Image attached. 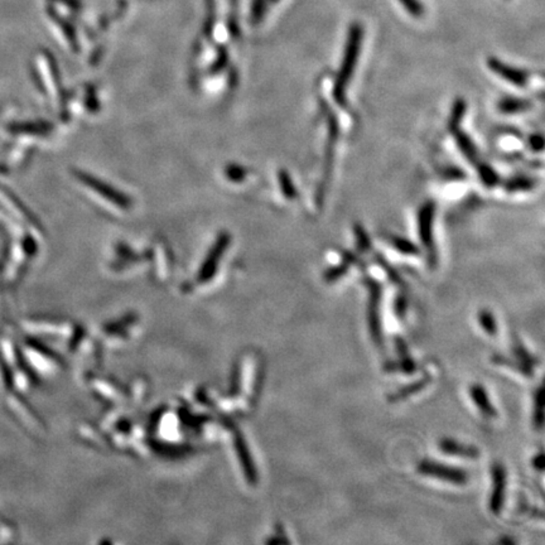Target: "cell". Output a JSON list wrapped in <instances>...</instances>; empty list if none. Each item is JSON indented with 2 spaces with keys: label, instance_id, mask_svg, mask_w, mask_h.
<instances>
[{
  "label": "cell",
  "instance_id": "17",
  "mask_svg": "<svg viewBox=\"0 0 545 545\" xmlns=\"http://www.w3.org/2000/svg\"><path fill=\"white\" fill-rule=\"evenodd\" d=\"M82 178H85V181H86L85 183H88L90 187H93V189H96V191H100V192H99L100 195L102 193L106 198L113 200V201H115V203H118L119 206H125L127 200H125L123 196L119 195V193H114L113 189H110L108 186L102 184L100 182L95 181L94 178H90V177H86V175H82Z\"/></svg>",
  "mask_w": 545,
  "mask_h": 545
},
{
  "label": "cell",
  "instance_id": "2",
  "mask_svg": "<svg viewBox=\"0 0 545 545\" xmlns=\"http://www.w3.org/2000/svg\"><path fill=\"white\" fill-rule=\"evenodd\" d=\"M434 217H436V203L433 201L425 202L418 212V234L422 245L427 249L428 262L431 268H436L437 265V250H436L434 236H433Z\"/></svg>",
  "mask_w": 545,
  "mask_h": 545
},
{
  "label": "cell",
  "instance_id": "13",
  "mask_svg": "<svg viewBox=\"0 0 545 545\" xmlns=\"http://www.w3.org/2000/svg\"><path fill=\"white\" fill-rule=\"evenodd\" d=\"M432 377L429 375L427 377H420L416 380L414 383H411L409 385H405L403 388H400L399 390L393 393L390 397H389V402L391 403H397V402H402L404 399H408L409 397L416 395L418 393L425 389L429 383H431Z\"/></svg>",
  "mask_w": 545,
  "mask_h": 545
},
{
  "label": "cell",
  "instance_id": "1",
  "mask_svg": "<svg viewBox=\"0 0 545 545\" xmlns=\"http://www.w3.org/2000/svg\"><path fill=\"white\" fill-rule=\"evenodd\" d=\"M363 28L360 23H352L347 34V40H346V47H345V54H343L342 62L337 74L336 82L333 86V99L336 101L337 105L341 108H346L347 105V88L350 85L351 77L355 72L357 61L360 56V49L363 45Z\"/></svg>",
  "mask_w": 545,
  "mask_h": 545
},
{
  "label": "cell",
  "instance_id": "29",
  "mask_svg": "<svg viewBox=\"0 0 545 545\" xmlns=\"http://www.w3.org/2000/svg\"><path fill=\"white\" fill-rule=\"evenodd\" d=\"M444 175L447 178H451V180H462L466 175L464 173L462 169L457 168V167H451L450 169H447L444 172Z\"/></svg>",
  "mask_w": 545,
  "mask_h": 545
},
{
  "label": "cell",
  "instance_id": "30",
  "mask_svg": "<svg viewBox=\"0 0 545 545\" xmlns=\"http://www.w3.org/2000/svg\"><path fill=\"white\" fill-rule=\"evenodd\" d=\"M532 468L537 471L542 472L544 470V455L543 452H539L535 457L532 458Z\"/></svg>",
  "mask_w": 545,
  "mask_h": 545
},
{
  "label": "cell",
  "instance_id": "24",
  "mask_svg": "<svg viewBox=\"0 0 545 545\" xmlns=\"http://www.w3.org/2000/svg\"><path fill=\"white\" fill-rule=\"evenodd\" d=\"M355 237H356L357 248L361 253H366L370 250V239L361 225H355Z\"/></svg>",
  "mask_w": 545,
  "mask_h": 545
},
{
  "label": "cell",
  "instance_id": "9",
  "mask_svg": "<svg viewBox=\"0 0 545 545\" xmlns=\"http://www.w3.org/2000/svg\"><path fill=\"white\" fill-rule=\"evenodd\" d=\"M397 351L399 354V361L388 363L385 369L388 371H402L406 375L414 374L418 370L417 363L414 358H411L406 345L400 338H397Z\"/></svg>",
  "mask_w": 545,
  "mask_h": 545
},
{
  "label": "cell",
  "instance_id": "18",
  "mask_svg": "<svg viewBox=\"0 0 545 545\" xmlns=\"http://www.w3.org/2000/svg\"><path fill=\"white\" fill-rule=\"evenodd\" d=\"M390 244L394 249L403 255L418 256L420 254V250L414 242L402 236H391Z\"/></svg>",
  "mask_w": 545,
  "mask_h": 545
},
{
  "label": "cell",
  "instance_id": "25",
  "mask_svg": "<svg viewBox=\"0 0 545 545\" xmlns=\"http://www.w3.org/2000/svg\"><path fill=\"white\" fill-rule=\"evenodd\" d=\"M268 3H269L268 0H254L253 10H251V19L254 23H259L262 19L264 14L267 12Z\"/></svg>",
  "mask_w": 545,
  "mask_h": 545
},
{
  "label": "cell",
  "instance_id": "19",
  "mask_svg": "<svg viewBox=\"0 0 545 545\" xmlns=\"http://www.w3.org/2000/svg\"><path fill=\"white\" fill-rule=\"evenodd\" d=\"M476 166H477L480 180L482 182V184H484V187L492 189V187L498 186V182H500V177H498V172L492 168L490 164H487V163H480V161H478Z\"/></svg>",
  "mask_w": 545,
  "mask_h": 545
},
{
  "label": "cell",
  "instance_id": "23",
  "mask_svg": "<svg viewBox=\"0 0 545 545\" xmlns=\"http://www.w3.org/2000/svg\"><path fill=\"white\" fill-rule=\"evenodd\" d=\"M279 183H281L283 193H284V196H285L287 198H290V200L296 198V186H294V183L290 180V175H288L285 171H281V173H279Z\"/></svg>",
  "mask_w": 545,
  "mask_h": 545
},
{
  "label": "cell",
  "instance_id": "20",
  "mask_svg": "<svg viewBox=\"0 0 545 545\" xmlns=\"http://www.w3.org/2000/svg\"><path fill=\"white\" fill-rule=\"evenodd\" d=\"M478 323L489 336L498 335V321L491 310H481L478 312Z\"/></svg>",
  "mask_w": 545,
  "mask_h": 545
},
{
  "label": "cell",
  "instance_id": "8",
  "mask_svg": "<svg viewBox=\"0 0 545 545\" xmlns=\"http://www.w3.org/2000/svg\"><path fill=\"white\" fill-rule=\"evenodd\" d=\"M439 451L444 455L453 456V457L466 458V459H477L480 457V451L476 447L470 444L458 442L453 438H442L438 443Z\"/></svg>",
  "mask_w": 545,
  "mask_h": 545
},
{
  "label": "cell",
  "instance_id": "16",
  "mask_svg": "<svg viewBox=\"0 0 545 545\" xmlns=\"http://www.w3.org/2000/svg\"><path fill=\"white\" fill-rule=\"evenodd\" d=\"M537 186V181L530 177L526 175H518L512 177L510 180L505 182V189L507 192H525V191H532Z\"/></svg>",
  "mask_w": 545,
  "mask_h": 545
},
{
  "label": "cell",
  "instance_id": "26",
  "mask_svg": "<svg viewBox=\"0 0 545 545\" xmlns=\"http://www.w3.org/2000/svg\"><path fill=\"white\" fill-rule=\"evenodd\" d=\"M406 12L413 17H420L424 13L423 4L419 0H399Z\"/></svg>",
  "mask_w": 545,
  "mask_h": 545
},
{
  "label": "cell",
  "instance_id": "11",
  "mask_svg": "<svg viewBox=\"0 0 545 545\" xmlns=\"http://www.w3.org/2000/svg\"><path fill=\"white\" fill-rule=\"evenodd\" d=\"M340 133V127H338V120L336 115L330 113L329 115V143H327V152H326V171H324V186L327 184L329 177H330L331 167H332V161H333V155H335V147H336L337 138Z\"/></svg>",
  "mask_w": 545,
  "mask_h": 545
},
{
  "label": "cell",
  "instance_id": "4",
  "mask_svg": "<svg viewBox=\"0 0 545 545\" xmlns=\"http://www.w3.org/2000/svg\"><path fill=\"white\" fill-rule=\"evenodd\" d=\"M365 285L369 290L368 321H369L371 338L377 347H383V326H381V316H380V303L383 299V288L377 281H374L371 278L365 279Z\"/></svg>",
  "mask_w": 545,
  "mask_h": 545
},
{
  "label": "cell",
  "instance_id": "14",
  "mask_svg": "<svg viewBox=\"0 0 545 545\" xmlns=\"http://www.w3.org/2000/svg\"><path fill=\"white\" fill-rule=\"evenodd\" d=\"M532 108V102L521 97L506 96L498 101V109L501 114L514 115L524 113L528 109Z\"/></svg>",
  "mask_w": 545,
  "mask_h": 545
},
{
  "label": "cell",
  "instance_id": "22",
  "mask_svg": "<svg viewBox=\"0 0 545 545\" xmlns=\"http://www.w3.org/2000/svg\"><path fill=\"white\" fill-rule=\"evenodd\" d=\"M350 268V264L346 262H341V264H338L336 267H332L330 269L326 270L324 274H323V279L327 283L336 282L338 279H341L343 276L347 274Z\"/></svg>",
  "mask_w": 545,
  "mask_h": 545
},
{
  "label": "cell",
  "instance_id": "7",
  "mask_svg": "<svg viewBox=\"0 0 545 545\" xmlns=\"http://www.w3.org/2000/svg\"><path fill=\"white\" fill-rule=\"evenodd\" d=\"M487 66L493 74H498V77H501L503 80L512 84L516 88H525L528 85L529 74L520 68L504 63L503 61L498 60V57H489Z\"/></svg>",
  "mask_w": 545,
  "mask_h": 545
},
{
  "label": "cell",
  "instance_id": "28",
  "mask_svg": "<svg viewBox=\"0 0 545 545\" xmlns=\"http://www.w3.org/2000/svg\"><path fill=\"white\" fill-rule=\"evenodd\" d=\"M529 145L532 148V152L535 153H540L543 148H544V139L540 134H532L529 138Z\"/></svg>",
  "mask_w": 545,
  "mask_h": 545
},
{
  "label": "cell",
  "instance_id": "12",
  "mask_svg": "<svg viewBox=\"0 0 545 545\" xmlns=\"http://www.w3.org/2000/svg\"><path fill=\"white\" fill-rule=\"evenodd\" d=\"M452 133L455 135L458 149L461 150V153L464 155V158L470 161L471 164H477L478 161H478L477 148H476V145L472 141L471 138L466 134L461 128L453 130Z\"/></svg>",
  "mask_w": 545,
  "mask_h": 545
},
{
  "label": "cell",
  "instance_id": "3",
  "mask_svg": "<svg viewBox=\"0 0 545 545\" xmlns=\"http://www.w3.org/2000/svg\"><path fill=\"white\" fill-rule=\"evenodd\" d=\"M492 363L501 366H506L512 370H515L523 377L532 379L534 377V369L538 365V358L532 356L529 351L526 350L523 343L519 340L514 341L512 345V356H504V355H493Z\"/></svg>",
  "mask_w": 545,
  "mask_h": 545
},
{
  "label": "cell",
  "instance_id": "6",
  "mask_svg": "<svg viewBox=\"0 0 545 545\" xmlns=\"http://www.w3.org/2000/svg\"><path fill=\"white\" fill-rule=\"evenodd\" d=\"M491 495H490V510L492 514L498 515L504 507L505 498H506V484H507V476L506 470L501 464H492L491 468Z\"/></svg>",
  "mask_w": 545,
  "mask_h": 545
},
{
  "label": "cell",
  "instance_id": "31",
  "mask_svg": "<svg viewBox=\"0 0 545 545\" xmlns=\"http://www.w3.org/2000/svg\"><path fill=\"white\" fill-rule=\"evenodd\" d=\"M268 1H269V3H276L278 0H268Z\"/></svg>",
  "mask_w": 545,
  "mask_h": 545
},
{
  "label": "cell",
  "instance_id": "21",
  "mask_svg": "<svg viewBox=\"0 0 545 545\" xmlns=\"http://www.w3.org/2000/svg\"><path fill=\"white\" fill-rule=\"evenodd\" d=\"M466 110H467V104H466V101L464 99H457V100L455 101L451 115H450V121H448V127H450L451 132L459 128L461 121H462L464 114H466Z\"/></svg>",
  "mask_w": 545,
  "mask_h": 545
},
{
  "label": "cell",
  "instance_id": "5",
  "mask_svg": "<svg viewBox=\"0 0 545 545\" xmlns=\"http://www.w3.org/2000/svg\"><path fill=\"white\" fill-rule=\"evenodd\" d=\"M417 470L422 476L437 478L439 481L450 484H464L468 481V473L464 470L432 459H422L418 464Z\"/></svg>",
  "mask_w": 545,
  "mask_h": 545
},
{
  "label": "cell",
  "instance_id": "27",
  "mask_svg": "<svg viewBox=\"0 0 545 545\" xmlns=\"http://www.w3.org/2000/svg\"><path fill=\"white\" fill-rule=\"evenodd\" d=\"M406 308H408V301H406V298L402 296V294L397 296V299H395V303H394V312H395V316H397L399 319H404V318H405Z\"/></svg>",
  "mask_w": 545,
  "mask_h": 545
},
{
  "label": "cell",
  "instance_id": "15",
  "mask_svg": "<svg viewBox=\"0 0 545 545\" xmlns=\"http://www.w3.org/2000/svg\"><path fill=\"white\" fill-rule=\"evenodd\" d=\"M544 425V394L543 386L540 385L534 393V406H532V427L537 431H542Z\"/></svg>",
  "mask_w": 545,
  "mask_h": 545
},
{
  "label": "cell",
  "instance_id": "10",
  "mask_svg": "<svg viewBox=\"0 0 545 545\" xmlns=\"http://www.w3.org/2000/svg\"><path fill=\"white\" fill-rule=\"evenodd\" d=\"M470 397L472 402L477 406L478 411L482 413V416L486 418L498 417V411L492 405L490 397L487 394V390L484 389L482 385L480 384H473L470 388Z\"/></svg>",
  "mask_w": 545,
  "mask_h": 545
}]
</instances>
